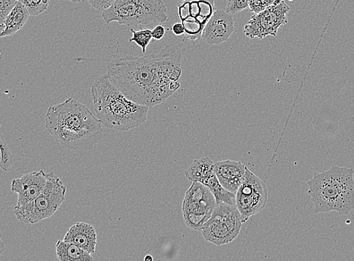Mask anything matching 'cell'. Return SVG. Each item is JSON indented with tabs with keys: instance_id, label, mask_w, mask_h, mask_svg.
<instances>
[{
	"instance_id": "cell-1",
	"label": "cell",
	"mask_w": 354,
	"mask_h": 261,
	"mask_svg": "<svg viewBox=\"0 0 354 261\" xmlns=\"http://www.w3.org/2000/svg\"><path fill=\"white\" fill-rule=\"evenodd\" d=\"M182 50L167 45L158 54L115 58L107 65L109 77L133 102L153 108L180 88Z\"/></svg>"
},
{
	"instance_id": "cell-2",
	"label": "cell",
	"mask_w": 354,
	"mask_h": 261,
	"mask_svg": "<svg viewBox=\"0 0 354 261\" xmlns=\"http://www.w3.org/2000/svg\"><path fill=\"white\" fill-rule=\"evenodd\" d=\"M45 122L48 132L71 150H91L103 137L102 123L85 105L72 97L50 106Z\"/></svg>"
},
{
	"instance_id": "cell-3",
	"label": "cell",
	"mask_w": 354,
	"mask_h": 261,
	"mask_svg": "<svg viewBox=\"0 0 354 261\" xmlns=\"http://www.w3.org/2000/svg\"><path fill=\"white\" fill-rule=\"evenodd\" d=\"M91 91L97 117L106 128L128 131L147 120L149 107L126 97L108 74L97 78Z\"/></svg>"
},
{
	"instance_id": "cell-4",
	"label": "cell",
	"mask_w": 354,
	"mask_h": 261,
	"mask_svg": "<svg viewBox=\"0 0 354 261\" xmlns=\"http://www.w3.org/2000/svg\"><path fill=\"white\" fill-rule=\"evenodd\" d=\"M308 193L316 213L336 211L348 215L354 209V171L333 166L324 173L316 172L308 182Z\"/></svg>"
},
{
	"instance_id": "cell-5",
	"label": "cell",
	"mask_w": 354,
	"mask_h": 261,
	"mask_svg": "<svg viewBox=\"0 0 354 261\" xmlns=\"http://www.w3.org/2000/svg\"><path fill=\"white\" fill-rule=\"evenodd\" d=\"M105 22H118L125 27L140 28L168 20L167 8L163 0H116L102 12Z\"/></svg>"
},
{
	"instance_id": "cell-6",
	"label": "cell",
	"mask_w": 354,
	"mask_h": 261,
	"mask_svg": "<svg viewBox=\"0 0 354 261\" xmlns=\"http://www.w3.org/2000/svg\"><path fill=\"white\" fill-rule=\"evenodd\" d=\"M66 187L55 173H48V180L43 192L29 204L15 207L14 213L19 221L35 224L53 216L66 199Z\"/></svg>"
},
{
	"instance_id": "cell-7",
	"label": "cell",
	"mask_w": 354,
	"mask_h": 261,
	"mask_svg": "<svg viewBox=\"0 0 354 261\" xmlns=\"http://www.w3.org/2000/svg\"><path fill=\"white\" fill-rule=\"evenodd\" d=\"M243 223L236 205L218 204L200 231L205 240L221 246L238 238Z\"/></svg>"
},
{
	"instance_id": "cell-8",
	"label": "cell",
	"mask_w": 354,
	"mask_h": 261,
	"mask_svg": "<svg viewBox=\"0 0 354 261\" xmlns=\"http://www.w3.org/2000/svg\"><path fill=\"white\" fill-rule=\"evenodd\" d=\"M212 193L199 182H193L185 192L182 210L185 224L189 229L200 231L212 216L216 206Z\"/></svg>"
},
{
	"instance_id": "cell-9",
	"label": "cell",
	"mask_w": 354,
	"mask_h": 261,
	"mask_svg": "<svg viewBox=\"0 0 354 261\" xmlns=\"http://www.w3.org/2000/svg\"><path fill=\"white\" fill-rule=\"evenodd\" d=\"M268 199L266 184L246 166L243 182L236 192V206L243 222H246L250 218L262 211Z\"/></svg>"
},
{
	"instance_id": "cell-10",
	"label": "cell",
	"mask_w": 354,
	"mask_h": 261,
	"mask_svg": "<svg viewBox=\"0 0 354 261\" xmlns=\"http://www.w3.org/2000/svg\"><path fill=\"white\" fill-rule=\"evenodd\" d=\"M290 6L284 0H277L262 12L251 17L243 28L244 35L251 39H263L268 36L276 37L278 30L288 23Z\"/></svg>"
},
{
	"instance_id": "cell-11",
	"label": "cell",
	"mask_w": 354,
	"mask_h": 261,
	"mask_svg": "<svg viewBox=\"0 0 354 261\" xmlns=\"http://www.w3.org/2000/svg\"><path fill=\"white\" fill-rule=\"evenodd\" d=\"M177 6L185 30L183 40H198L215 12L214 0H182Z\"/></svg>"
},
{
	"instance_id": "cell-12",
	"label": "cell",
	"mask_w": 354,
	"mask_h": 261,
	"mask_svg": "<svg viewBox=\"0 0 354 261\" xmlns=\"http://www.w3.org/2000/svg\"><path fill=\"white\" fill-rule=\"evenodd\" d=\"M48 173L41 170L24 175L12 182L11 191L18 195L15 207H21L35 200L44 190Z\"/></svg>"
},
{
	"instance_id": "cell-13",
	"label": "cell",
	"mask_w": 354,
	"mask_h": 261,
	"mask_svg": "<svg viewBox=\"0 0 354 261\" xmlns=\"http://www.w3.org/2000/svg\"><path fill=\"white\" fill-rule=\"evenodd\" d=\"M234 31L232 14L225 11L215 10L202 32V39L208 45L218 46L229 40Z\"/></svg>"
},
{
	"instance_id": "cell-14",
	"label": "cell",
	"mask_w": 354,
	"mask_h": 261,
	"mask_svg": "<svg viewBox=\"0 0 354 261\" xmlns=\"http://www.w3.org/2000/svg\"><path fill=\"white\" fill-rule=\"evenodd\" d=\"M214 170L223 186L227 191L236 193L243 182L246 166L241 162L227 160L214 164Z\"/></svg>"
},
{
	"instance_id": "cell-15",
	"label": "cell",
	"mask_w": 354,
	"mask_h": 261,
	"mask_svg": "<svg viewBox=\"0 0 354 261\" xmlns=\"http://www.w3.org/2000/svg\"><path fill=\"white\" fill-rule=\"evenodd\" d=\"M64 241L70 242L91 255L96 251L97 237L95 227L85 222H78L67 231Z\"/></svg>"
},
{
	"instance_id": "cell-16",
	"label": "cell",
	"mask_w": 354,
	"mask_h": 261,
	"mask_svg": "<svg viewBox=\"0 0 354 261\" xmlns=\"http://www.w3.org/2000/svg\"><path fill=\"white\" fill-rule=\"evenodd\" d=\"M30 16L27 8L17 0L12 10L6 17L3 23L4 30L0 35V38L15 35L26 24Z\"/></svg>"
},
{
	"instance_id": "cell-17",
	"label": "cell",
	"mask_w": 354,
	"mask_h": 261,
	"mask_svg": "<svg viewBox=\"0 0 354 261\" xmlns=\"http://www.w3.org/2000/svg\"><path fill=\"white\" fill-rule=\"evenodd\" d=\"M214 163L208 157H202L195 162L185 170L184 173L191 182H199L205 185L215 175Z\"/></svg>"
},
{
	"instance_id": "cell-18",
	"label": "cell",
	"mask_w": 354,
	"mask_h": 261,
	"mask_svg": "<svg viewBox=\"0 0 354 261\" xmlns=\"http://www.w3.org/2000/svg\"><path fill=\"white\" fill-rule=\"evenodd\" d=\"M56 255L60 261H92L94 258L88 252L75 244L63 240L56 243Z\"/></svg>"
},
{
	"instance_id": "cell-19",
	"label": "cell",
	"mask_w": 354,
	"mask_h": 261,
	"mask_svg": "<svg viewBox=\"0 0 354 261\" xmlns=\"http://www.w3.org/2000/svg\"><path fill=\"white\" fill-rule=\"evenodd\" d=\"M206 187L212 193L217 205H236V193L225 189L218 182L216 174L208 181Z\"/></svg>"
},
{
	"instance_id": "cell-20",
	"label": "cell",
	"mask_w": 354,
	"mask_h": 261,
	"mask_svg": "<svg viewBox=\"0 0 354 261\" xmlns=\"http://www.w3.org/2000/svg\"><path fill=\"white\" fill-rule=\"evenodd\" d=\"M0 168L6 172H10L14 164L13 156L1 130H0Z\"/></svg>"
},
{
	"instance_id": "cell-21",
	"label": "cell",
	"mask_w": 354,
	"mask_h": 261,
	"mask_svg": "<svg viewBox=\"0 0 354 261\" xmlns=\"http://www.w3.org/2000/svg\"><path fill=\"white\" fill-rule=\"evenodd\" d=\"M131 31L133 37L129 39L130 43L133 41V43L136 44L141 48L142 52L145 53L147 47L150 44L151 40H153V37H151V30L146 29L136 31L133 29H131Z\"/></svg>"
},
{
	"instance_id": "cell-22",
	"label": "cell",
	"mask_w": 354,
	"mask_h": 261,
	"mask_svg": "<svg viewBox=\"0 0 354 261\" xmlns=\"http://www.w3.org/2000/svg\"><path fill=\"white\" fill-rule=\"evenodd\" d=\"M21 3L30 16H37L48 10L50 0H18Z\"/></svg>"
},
{
	"instance_id": "cell-23",
	"label": "cell",
	"mask_w": 354,
	"mask_h": 261,
	"mask_svg": "<svg viewBox=\"0 0 354 261\" xmlns=\"http://www.w3.org/2000/svg\"><path fill=\"white\" fill-rule=\"evenodd\" d=\"M249 0H227L225 12L232 15L237 14L248 7Z\"/></svg>"
},
{
	"instance_id": "cell-24",
	"label": "cell",
	"mask_w": 354,
	"mask_h": 261,
	"mask_svg": "<svg viewBox=\"0 0 354 261\" xmlns=\"http://www.w3.org/2000/svg\"><path fill=\"white\" fill-rule=\"evenodd\" d=\"M277 0H249L248 7L252 12L258 14L276 3Z\"/></svg>"
},
{
	"instance_id": "cell-25",
	"label": "cell",
	"mask_w": 354,
	"mask_h": 261,
	"mask_svg": "<svg viewBox=\"0 0 354 261\" xmlns=\"http://www.w3.org/2000/svg\"><path fill=\"white\" fill-rule=\"evenodd\" d=\"M17 0H0V24L4 23L6 17L12 10Z\"/></svg>"
},
{
	"instance_id": "cell-26",
	"label": "cell",
	"mask_w": 354,
	"mask_h": 261,
	"mask_svg": "<svg viewBox=\"0 0 354 261\" xmlns=\"http://www.w3.org/2000/svg\"><path fill=\"white\" fill-rule=\"evenodd\" d=\"M88 1L96 10L104 12L111 7L116 0H88Z\"/></svg>"
},
{
	"instance_id": "cell-27",
	"label": "cell",
	"mask_w": 354,
	"mask_h": 261,
	"mask_svg": "<svg viewBox=\"0 0 354 261\" xmlns=\"http://www.w3.org/2000/svg\"><path fill=\"white\" fill-rule=\"evenodd\" d=\"M165 28L162 25H158L151 30V37L155 40H161L165 35Z\"/></svg>"
},
{
	"instance_id": "cell-28",
	"label": "cell",
	"mask_w": 354,
	"mask_h": 261,
	"mask_svg": "<svg viewBox=\"0 0 354 261\" xmlns=\"http://www.w3.org/2000/svg\"><path fill=\"white\" fill-rule=\"evenodd\" d=\"M171 30L176 36H183L185 30L182 23H176L173 25Z\"/></svg>"
},
{
	"instance_id": "cell-29",
	"label": "cell",
	"mask_w": 354,
	"mask_h": 261,
	"mask_svg": "<svg viewBox=\"0 0 354 261\" xmlns=\"http://www.w3.org/2000/svg\"><path fill=\"white\" fill-rule=\"evenodd\" d=\"M1 233H0V256H1L5 251V244L1 238Z\"/></svg>"
},
{
	"instance_id": "cell-30",
	"label": "cell",
	"mask_w": 354,
	"mask_h": 261,
	"mask_svg": "<svg viewBox=\"0 0 354 261\" xmlns=\"http://www.w3.org/2000/svg\"><path fill=\"white\" fill-rule=\"evenodd\" d=\"M61 1H70L73 3H79L83 1V0H61Z\"/></svg>"
},
{
	"instance_id": "cell-31",
	"label": "cell",
	"mask_w": 354,
	"mask_h": 261,
	"mask_svg": "<svg viewBox=\"0 0 354 261\" xmlns=\"http://www.w3.org/2000/svg\"><path fill=\"white\" fill-rule=\"evenodd\" d=\"M145 261H151V260H153V256L148 255L145 256Z\"/></svg>"
},
{
	"instance_id": "cell-32",
	"label": "cell",
	"mask_w": 354,
	"mask_h": 261,
	"mask_svg": "<svg viewBox=\"0 0 354 261\" xmlns=\"http://www.w3.org/2000/svg\"><path fill=\"white\" fill-rule=\"evenodd\" d=\"M4 30V25L0 24V35H1V32Z\"/></svg>"
},
{
	"instance_id": "cell-33",
	"label": "cell",
	"mask_w": 354,
	"mask_h": 261,
	"mask_svg": "<svg viewBox=\"0 0 354 261\" xmlns=\"http://www.w3.org/2000/svg\"><path fill=\"white\" fill-rule=\"evenodd\" d=\"M353 87H354V85H353Z\"/></svg>"
}]
</instances>
